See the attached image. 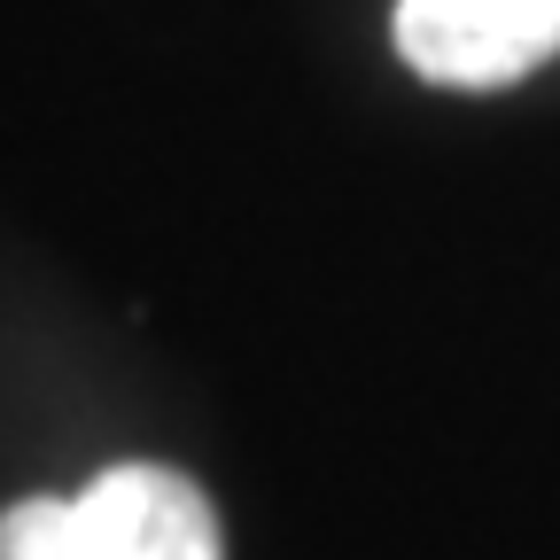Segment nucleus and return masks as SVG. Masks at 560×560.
Masks as SVG:
<instances>
[{
  "mask_svg": "<svg viewBox=\"0 0 560 560\" xmlns=\"http://www.w3.org/2000/svg\"><path fill=\"white\" fill-rule=\"evenodd\" d=\"M0 560H94L79 499H16L0 514Z\"/></svg>",
  "mask_w": 560,
  "mask_h": 560,
  "instance_id": "7ed1b4c3",
  "label": "nucleus"
},
{
  "mask_svg": "<svg viewBox=\"0 0 560 560\" xmlns=\"http://www.w3.org/2000/svg\"><path fill=\"white\" fill-rule=\"evenodd\" d=\"M397 55L429 86H514L560 55V0H397Z\"/></svg>",
  "mask_w": 560,
  "mask_h": 560,
  "instance_id": "f257e3e1",
  "label": "nucleus"
},
{
  "mask_svg": "<svg viewBox=\"0 0 560 560\" xmlns=\"http://www.w3.org/2000/svg\"><path fill=\"white\" fill-rule=\"evenodd\" d=\"M79 529L94 560H226L219 514L179 467L125 459L79 490Z\"/></svg>",
  "mask_w": 560,
  "mask_h": 560,
  "instance_id": "f03ea898",
  "label": "nucleus"
}]
</instances>
